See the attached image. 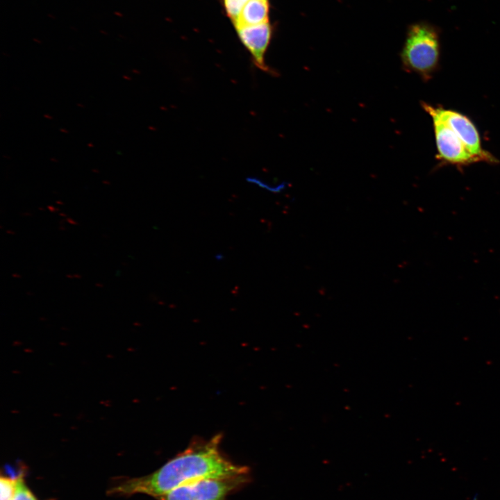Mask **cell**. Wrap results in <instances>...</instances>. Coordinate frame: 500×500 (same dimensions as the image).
Listing matches in <instances>:
<instances>
[{"label": "cell", "mask_w": 500, "mask_h": 500, "mask_svg": "<svg viewBox=\"0 0 500 500\" xmlns=\"http://www.w3.org/2000/svg\"><path fill=\"white\" fill-rule=\"evenodd\" d=\"M11 500H38L26 485L22 477H19L14 495Z\"/></svg>", "instance_id": "30bf717a"}, {"label": "cell", "mask_w": 500, "mask_h": 500, "mask_svg": "<svg viewBox=\"0 0 500 500\" xmlns=\"http://www.w3.org/2000/svg\"><path fill=\"white\" fill-rule=\"evenodd\" d=\"M431 118L438 156L441 160L461 166L479 162L447 124L434 116Z\"/></svg>", "instance_id": "5b68a950"}, {"label": "cell", "mask_w": 500, "mask_h": 500, "mask_svg": "<svg viewBox=\"0 0 500 500\" xmlns=\"http://www.w3.org/2000/svg\"><path fill=\"white\" fill-rule=\"evenodd\" d=\"M239 38L249 52L254 65L261 71L274 75L265 62V56L270 43L272 28L269 22L235 28Z\"/></svg>", "instance_id": "8992f818"}, {"label": "cell", "mask_w": 500, "mask_h": 500, "mask_svg": "<svg viewBox=\"0 0 500 500\" xmlns=\"http://www.w3.org/2000/svg\"><path fill=\"white\" fill-rule=\"evenodd\" d=\"M429 115L447 124L464 143L469 151L479 161L495 162V158L482 148L479 133L472 122L465 115L450 109L422 103Z\"/></svg>", "instance_id": "277c9868"}, {"label": "cell", "mask_w": 500, "mask_h": 500, "mask_svg": "<svg viewBox=\"0 0 500 500\" xmlns=\"http://www.w3.org/2000/svg\"><path fill=\"white\" fill-rule=\"evenodd\" d=\"M18 478L1 476L0 478V500H11L17 483Z\"/></svg>", "instance_id": "ba28073f"}, {"label": "cell", "mask_w": 500, "mask_h": 500, "mask_svg": "<svg viewBox=\"0 0 500 500\" xmlns=\"http://www.w3.org/2000/svg\"><path fill=\"white\" fill-rule=\"evenodd\" d=\"M249 474L219 478H207L180 486L158 500H227L234 491L249 481Z\"/></svg>", "instance_id": "3957f363"}, {"label": "cell", "mask_w": 500, "mask_h": 500, "mask_svg": "<svg viewBox=\"0 0 500 500\" xmlns=\"http://www.w3.org/2000/svg\"><path fill=\"white\" fill-rule=\"evenodd\" d=\"M249 0H223L228 16L233 22L238 18L240 12Z\"/></svg>", "instance_id": "9c48e42d"}, {"label": "cell", "mask_w": 500, "mask_h": 500, "mask_svg": "<svg viewBox=\"0 0 500 500\" xmlns=\"http://www.w3.org/2000/svg\"><path fill=\"white\" fill-rule=\"evenodd\" d=\"M440 29L436 25L421 21L411 24L407 29L400 53L403 69L428 81L439 66Z\"/></svg>", "instance_id": "7a4b0ae2"}, {"label": "cell", "mask_w": 500, "mask_h": 500, "mask_svg": "<svg viewBox=\"0 0 500 500\" xmlns=\"http://www.w3.org/2000/svg\"><path fill=\"white\" fill-rule=\"evenodd\" d=\"M268 14V0H249L233 22V24L238 28L269 22Z\"/></svg>", "instance_id": "52a82bcc"}, {"label": "cell", "mask_w": 500, "mask_h": 500, "mask_svg": "<svg viewBox=\"0 0 500 500\" xmlns=\"http://www.w3.org/2000/svg\"><path fill=\"white\" fill-rule=\"evenodd\" d=\"M221 435L197 439L155 472L133 478L110 490L111 494H143L156 499L180 486L207 478L249 474L246 466L234 463L220 449Z\"/></svg>", "instance_id": "6da1fadb"}]
</instances>
